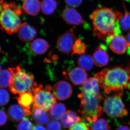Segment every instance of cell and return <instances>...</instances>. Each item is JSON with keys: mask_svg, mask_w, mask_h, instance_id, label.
<instances>
[{"mask_svg": "<svg viewBox=\"0 0 130 130\" xmlns=\"http://www.w3.org/2000/svg\"><path fill=\"white\" fill-rule=\"evenodd\" d=\"M123 16L120 12L105 7H100L90 16L93 32L100 40L106 41L108 38L121 33L119 21Z\"/></svg>", "mask_w": 130, "mask_h": 130, "instance_id": "cell-1", "label": "cell"}, {"mask_svg": "<svg viewBox=\"0 0 130 130\" xmlns=\"http://www.w3.org/2000/svg\"><path fill=\"white\" fill-rule=\"evenodd\" d=\"M94 77L105 94L112 91L123 94L124 89L130 90V76L127 69L118 67L105 68Z\"/></svg>", "mask_w": 130, "mask_h": 130, "instance_id": "cell-2", "label": "cell"}, {"mask_svg": "<svg viewBox=\"0 0 130 130\" xmlns=\"http://www.w3.org/2000/svg\"><path fill=\"white\" fill-rule=\"evenodd\" d=\"M81 100L80 112L82 119L91 124L97 120L103 111L100 102L103 99L100 92H82L78 95Z\"/></svg>", "mask_w": 130, "mask_h": 130, "instance_id": "cell-3", "label": "cell"}, {"mask_svg": "<svg viewBox=\"0 0 130 130\" xmlns=\"http://www.w3.org/2000/svg\"><path fill=\"white\" fill-rule=\"evenodd\" d=\"M22 11L14 2L1 0V29L8 35L17 32L22 24L20 16Z\"/></svg>", "mask_w": 130, "mask_h": 130, "instance_id": "cell-4", "label": "cell"}, {"mask_svg": "<svg viewBox=\"0 0 130 130\" xmlns=\"http://www.w3.org/2000/svg\"><path fill=\"white\" fill-rule=\"evenodd\" d=\"M8 70L12 74L9 90L14 94L32 92L35 87L37 86V83L34 80V75L23 71L20 66L14 68H9Z\"/></svg>", "mask_w": 130, "mask_h": 130, "instance_id": "cell-5", "label": "cell"}, {"mask_svg": "<svg viewBox=\"0 0 130 130\" xmlns=\"http://www.w3.org/2000/svg\"><path fill=\"white\" fill-rule=\"evenodd\" d=\"M53 88L50 85L43 87L37 85L32 90L34 96L33 106L38 107L48 111L56 103V97L51 93Z\"/></svg>", "mask_w": 130, "mask_h": 130, "instance_id": "cell-6", "label": "cell"}, {"mask_svg": "<svg viewBox=\"0 0 130 130\" xmlns=\"http://www.w3.org/2000/svg\"><path fill=\"white\" fill-rule=\"evenodd\" d=\"M123 95L115 93L103 100V111L111 118H120L128 114L121 97Z\"/></svg>", "mask_w": 130, "mask_h": 130, "instance_id": "cell-7", "label": "cell"}, {"mask_svg": "<svg viewBox=\"0 0 130 130\" xmlns=\"http://www.w3.org/2000/svg\"><path fill=\"white\" fill-rule=\"evenodd\" d=\"M76 37L72 29L67 31L60 36L57 41V46L60 52L66 55L69 54L72 50Z\"/></svg>", "mask_w": 130, "mask_h": 130, "instance_id": "cell-8", "label": "cell"}, {"mask_svg": "<svg viewBox=\"0 0 130 130\" xmlns=\"http://www.w3.org/2000/svg\"><path fill=\"white\" fill-rule=\"evenodd\" d=\"M106 41L110 49L117 54H123L128 49V45L127 39L122 35L112 36L108 38Z\"/></svg>", "mask_w": 130, "mask_h": 130, "instance_id": "cell-9", "label": "cell"}, {"mask_svg": "<svg viewBox=\"0 0 130 130\" xmlns=\"http://www.w3.org/2000/svg\"><path fill=\"white\" fill-rule=\"evenodd\" d=\"M52 91L56 98L60 101L68 99L72 94L71 85L66 81H58L53 87Z\"/></svg>", "mask_w": 130, "mask_h": 130, "instance_id": "cell-10", "label": "cell"}, {"mask_svg": "<svg viewBox=\"0 0 130 130\" xmlns=\"http://www.w3.org/2000/svg\"><path fill=\"white\" fill-rule=\"evenodd\" d=\"M31 114L30 109H26L18 105H12L8 108L7 111L8 118L13 122L20 121Z\"/></svg>", "mask_w": 130, "mask_h": 130, "instance_id": "cell-11", "label": "cell"}, {"mask_svg": "<svg viewBox=\"0 0 130 130\" xmlns=\"http://www.w3.org/2000/svg\"><path fill=\"white\" fill-rule=\"evenodd\" d=\"M61 16L64 21L68 24L78 25L85 23L82 16L73 8H68L64 9Z\"/></svg>", "mask_w": 130, "mask_h": 130, "instance_id": "cell-12", "label": "cell"}, {"mask_svg": "<svg viewBox=\"0 0 130 130\" xmlns=\"http://www.w3.org/2000/svg\"><path fill=\"white\" fill-rule=\"evenodd\" d=\"M94 64L98 67H103L107 64L109 61V55L107 52V47L101 44L96 49L93 54Z\"/></svg>", "mask_w": 130, "mask_h": 130, "instance_id": "cell-13", "label": "cell"}, {"mask_svg": "<svg viewBox=\"0 0 130 130\" xmlns=\"http://www.w3.org/2000/svg\"><path fill=\"white\" fill-rule=\"evenodd\" d=\"M17 32L19 39L24 42L32 41L37 35V31L35 28L26 22L22 24Z\"/></svg>", "mask_w": 130, "mask_h": 130, "instance_id": "cell-14", "label": "cell"}, {"mask_svg": "<svg viewBox=\"0 0 130 130\" xmlns=\"http://www.w3.org/2000/svg\"><path fill=\"white\" fill-rule=\"evenodd\" d=\"M70 81L75 85H81L87 79L88 73L83 68L76 67L70 71L69 73Z\"/></svg>", "mask_w": 130, "mask_h": 130, "instance_id": "cell-15", "label": "cell"}, {"mask_svg": "<svg viewBox=\"0 0 130 130\" xmlns=\"http://www.w3.org/2000/svg\"><path fill=\"white\" fill-rule=\"evenodd\" d=\"M50 46L47 41L41 38L36 39L31 42L30 45L31 51L33 54L37 55L45 53Z\"/></svg>", "mask_w": 130, "mask_h": 130, "instance_id": "cell-16", "label": "cell"}, {"mask_svg": "<svg viewBox=\"0 0 130 130\" xmlns=\"http://www.w3.org/2000/svg\"><path fill=\"white\" fill-rule=\"evenodd\" d=\"M46 111L40 108L32 106L31 115L37 124L45 125L48 123L50 116Z\"/></svg>", "mask_w": 130, "mask_h": 130, "instance_id": "cell-17", "label": "cell"}, {"mask_svg": "<svg viewBox=\"0 0 130 130\" xmlns=\"http://www.w3.org/2000/svg\"><path fill=\"white\" fill-rule=\"evenodd\" d=\"M22 7L24 11L31 16L37 15L41 9V3L39 0H24Z\"/></svg>", "mask_w": 130, "mask_h": 130, "instance_id": "cell-18", "label": "cell"}, {"mask_svg": "<svg viewBox=\"0 0 130 130\" xmlns=\"http://www.w3.org/2000/svg\"><path fill=\"white\" fill-rule=\"evenodd\" d=\"M82 120V119L76 112L68 110L66 112L61 119V122L63 127L69 128L74 124Z\"/></svg>", "mask_w": 130, "mask_h": 130, "instance_id": "cell-19", "label": "cell"}, {"mask_svg": "<svg viewBox=\"0 0 130 130\" xmlns=\"http://www.w3.org/2000/svg\"><path fill=\"white\" fill-rule=\"evenodd\" d=\"M21 106L30 109L31 105L34 103V96L31 92H25L19 94L18 97L15 98Z\"/></svg>", "mask_w": 130, "mask_h": 130, "instance_id": "cell-20", "label": "cell"}, {"mask_svg": "<svg viewBox=\"0 0 130 130\" xmlns=\"http://www.w3.org/2000/svg\"><path fill=\"white\" fill-rule=\"evenodd\" d=\"M100 88L98 81L95 77H90L83 84L81 92H100Z\"/></svg>", "mask_w": 130, "mask_h": 130, "instance_id": "cell-21", "label": "cell"}, {"mask_svg": "<svg viewBox=\"0 0 130 130\" xmlns=\"http://www.w3.org/2000/svg\"><path fill=\"white\" fill-rule=\"evenodd\" d=\"M66 111V108L64 105L61 103H58L51 107L49 109V114L51 118L59 120L64 116Z\"/></svg>", "mask_w": 130, "mask_h": 130, "instance_id": "cell-22", "label": "cell"}, {"mask_svg": "<svg viewBox=\"0 0 130 130\" xmlns=\"http://www.w3.org/2000/svg\"><path fill=\"white\" fill-rule=\"evenodd\" d=\"M77 64L79 67L86 71H90L93 68L94 63L93 57L87 54L81 55L77 60Z\"/></svg>", "mask_w": 130, "mask_h": 130, "instance_id": "cell-23", "label": "cell"}, {"mask_svg": "<svg viewBox=\"0 0 130 130\" xmlns=\"http://www.w3.org/2000/svg\"><path fill=\"white\" fill-rule=\"evenodd\" d=\"M57 7L55 0H42L41 2V9L43 13L50 15L53 13Z\"/></svg>", "mask_w": 130, "mask_h": 130, "instance_id": "cell-24", "label": "cell"}, {"mask_svg": "<svg viewBox=\"0 0 130 130\" xmlns=\"http://www.w3.org/2000/svg\"><path fill=\"white\" fill-rule=\"evenodd\" d=\"M12 78V74L9 70L1 71L0 77V85L2 88L9 87Z\"/></svg>", "mask_w": 130, "mask_h": 130, "instance_id": "cell-25", "label": "cell"}, {"mask_svg": "<svg viewBox=\"0 0 130 130\" xmlns=\"http://www.w3.org/2000/svg\"><path fill=\"white\" fill-rule=\"evenodd\" d=\"M125 9V14L122 16L119 21L120 28L124 31H130V13L126 10L125 6L124 4Z\"/></svg>", "mask_w": 130, "mask_h": 130, "instance_id": "cell-26", "label": "cell"}, {"mask_svg": "<svg viewBox=\"0 0 130 130\" xmlns=\"http://www.w3.org/2000/svg\"><path fill=\"white\" fill-rule=\"evenodd\" d=\"M109 124L105 119L97 120L91 124V130H110Z\"/></svg>", "mask_w": 130, "mask_h": 130, "instance_id": "cell-27", "label": "cell"}, {"mask_svg": "<svg viewBox=\"0 0 130 130\" xmlns=\"http://www.w3.org/2000/svg\"><path fill=\"white\" fill-rule=\"evenodd\" d=\"M86 50V46L84 43L80 39H77L73 47L72 56L74 54H83L85 53Z\"/></svg>", "mask_w": 130, "mask_h": 130, "instance_id": "cell-28", "label": "cell"}, {"mask_svg": "<svg viewBox=\"0 0 130 130\" xmlns=\"http://www.w3.org/2000/svg\"><path fill=\"white\" fill-rule=\"evenodd\" d=\"M33 126L31 121L28 118H24L18 124L17 130H32Z\"/></svg>", "mask_w": 130, "mask_h": 130, "instance_id": "cell-29", "label": "cell"}, {"mask_svg": "<svg viewBox=\"0 0 130 130\" xmlns=\"http://www.w3.org/2000/svg\"><path fill=\"white\" fill-rule=\"evenodd\" d=\"M61 124L57 120H51L47 124V130H61Z\"/></svg>", "mask_w": 130, "mask_h": 130, "instance_id": "cell-30", "label": "cell"}, {"mask_svg": "<svg viewBox=\"0 0 130 130\" xmlns=\"http://www.w3.org/2000/svg\"><path fill=\"white\" fill-rule=\"evenodd\" d=\"M1 106H5L9 101V95L8 92L3 89H1Z\"/></svg>", "mask_w": 130, "mask_h": 130, "instance_id": "cell-31", "label": "cell"}, {"mask_svg": "<svg viewBox=\"0 0 130 130\" xmlns=\"http://www.w3.org/2000/svg\"><path fill=\"white\" fill-rule=\"evenodd\" d=\"M69 130H90V129L85 122L81 121L72 126Z\"/></svg>", "mask_w": 130, "mask_h": 130, "instance_id": "cell-32", "label": "cell"}, {"mask_svg": "<svg viewBox=\"0 0 130 130\" xmlns=\"http://www.w3.org/2000/svg\"><path fill=\"white\" fill-rule=\"evenodd\" d=\"M83 0H65L66 4L71 8H76L79 6Z\"/></svg>", "mask_w": 130, "mask_h": 130, "instance_id": "cell-33", "label": "cell"}, {"mask_svg": "<svg viewBox=\"0 0 130 130\" xmlns=\"http://www.w3.org/2000/svg\"><path fill=\"white\" fill-rule=\"evenodd\" d=\"M0 115H1V126L4 125L6 122L7 120V116L6 113L2 109H1L0 111Z\"/></svg>", "mask_w": 130, "mask_h": 130, "instance_id": "cell-34", "label": "cell"}, {"mask_svg": "<svg viewBox=\"0 0 130 130\" xmlns=\"http://www.w3.org/2000/svg\"><path fill=\"white\" fill-rule=\"evenodd\" d=\"M47 130L44 126L41 125H35L33 127V130Z\"/></svg>", "mask_w": 130, "mask_h": 130, "instance_id": "cell-35", "label": "cell"}, {"mask_svg": "<svg viewBox=\"0 0 130 130\" xmlns=\"http://www.w3.org/2000/svg\"><path fill=\"white\" fill-rule=\"evenodd\" d=\"M116 130H130V129L126 126H121L117 128Z\"/></svg>", "mask_w": 130, "mask_h": 130, "instance_id": "cell-36", "label": "cell"}, {"mask_svg": "<svg viewBox=\"0 0 130 130\" xmlns=\"http://www.w3.org/2000/svg\"><path fill=\"white\" fill-rule=\"evenodd\" d=\"M127 40L128 43V47H130V31L127 35Z\"/></svg>", "mask_w": 130, "mask_h": 130, "instance_id": "cell-37", "label": "cell"}, {"mask_svg": "<svg viewBox=\"0 0 130 130\" xmlns=\"http://www.w3.org/2000/svg\"><path fill=\"white\" fill-rule=\"evenodd\" d=\"M129 124H130V123H129Z\"/></svg>", "mask_w": 130, "mask_h": 130, "instance_id": "cell-38", "label": "cell"}]
</instances>
